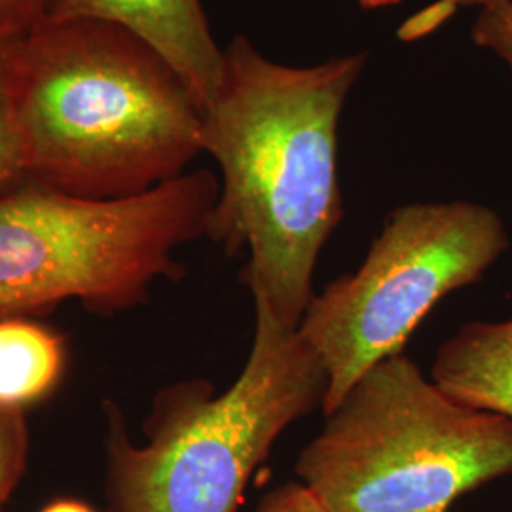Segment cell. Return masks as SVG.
<instances>
[{
    "label": "cell",
    "mask_w": 512,
    "mask_h": 512,
    "mask_svg": "<svg viewBox=\"0 0 512 512\" xmlns=\"http://www.w3.org/2000/svg\"><path fill=\"white\" fill-rule=\"evenodd\" d=\"M222 55L217 92L202 112L203 152L220 169L205 238L228 256L247 251L239 281L298 329L319 255L344 217L338 126L368 52L293 67L236 35Z\"/></svg>",
    "instance_id": "cell-1"
},
{
    "label": "cell",
    "mask_w": 512,
    "mask_h": 512,
    "mask_svg": "<svg viewBox=\"0 0 512 512\" xmlns=\"http://www.w3.org/2000/svg\"><path fill=\"white\" fill-rule=\"evenodd\" d=\"M18 99L29 183L71 196H139L203 154L183 76L118 23L42 19L19 38Z\"/></svg>",
    "instance_id": "cell-2"
},
{
    "label": "cell",
    "mask_w": 512,
    "mask_h": 512,
    "mask_svg": "<svg viewBox=\"0 0 512 512\" xmlns=\"http://www.w3.org/2000/svg\"><path fill=\"white\" fill-rule=\"evenodd\" d=\"M329 376L298 329L255 300V336L236 382L165 385L152 401L145 444L129 439L107 403V512H239L256 469L279 437L325 406Z\"/></svg>",
    "instance_id": "cell-3"
},
{
    "label": "cell",
    "mask_w": 512,
    "mask_h": 512,
    "mask_svg": "<svg viewBox=\"0 0 512 512\" xmlns=\"http://www.w3.org/2000/svg\"><path fill=\"white\" fill-rule=\"evenodd\" d=\"M294 473L329 512H448L512 476V420L452 399L399 353L325 414Z\"/></svg>",
    "instance_id": "cell-4"
},
{
    "label": "cell",
    "mask_w": 512,
    "mask_h": 512,
    "mask_svg": "<svg viewBox=\"0 0 512 512\" xmlns=\"http://www.w3.org/2000/svg\"><path fill=\"white\" fill-rule=\"evenodd\" d=\"M219 190L215 173L194 169L122 200L37 183L2 194L0 321L67 300L99 315L145 304L158 279H183L177 249L205 236Z\"/></svg>",
    "instance_id": "cell-5"
},
{
    "label": "cell",
    "mask_w": 512,
    "mask_h": 512,
    "mask_svg": "<svg viewBox=\"0 0 512 512\" xmlns=\"http://www.w3.org/2000/svg\"><path fill=\"white\" fill-rule=\"evenodd\" d=\"M509 245L505 222L482 203L393 209L363 264L315 294L298 325L329 376L323 414L372 366L403 353L440 300L480 281Z\"/></svg>",
    "instance_id": "cell-6"
},
{
    "label": "cell",
    "mask_w": 512,
    "mask_h": 512,
    "mask_svg": "<svg viewBox=\"0 0 512 512\" xmlns=\"http://www.w3.org/2000/svg\"><path fill=\"white\" fill-rule=\"evenodd\" d=\"M44 18L118 23L164 55L202 112L217 92L224 55L202 0H48Z\"/></svg>",
    "instance_id": "cell-7"
},
{
    "label": "cell",
    "mask_w": 512,
    "mask_h": 512,
    "mask_svg": "<svg viewBox=\"0 0 512 512\" xmlns=\"http://www.w3.org/2000/svg\"><path fill=\"white\" fill-rule=\"evenodd\" d=\"M431 380L459 403L512 420V319L463 325L437 351Z\"/></svg>",
    "instance_id": "cell-8"
},
{
    "label": "cell",
    "mask_w": 512,
    "mask_h": 512,
    "mask_svg": "<svg viewBox=\"0 0 512 512\" xmlns=\"http://www.w3.org/2000/svg\"><path fill=\"white\" fill-rule=\"evenodd\" d=\"M67 351L61 334L27 317L0 321V404L25 408L61 384Z\"/></svg>",
    "instance_id": "cell-9"
},
{
    "label": "cell",
    "mask_w": 512,
    "mask_h": 512,
    "mask_svg": "<svg viewBox=\"0 0 512 512\" xmlns=\"http://www.w3.org/2000/svg\"><path fill=\"white\" fill-rule=\"evenodd\" d=\"M19 38L0 37V196L29 183L19 124Z\"/></svg>",
    "instance_id": "cell-10"
},
{
    "label": "cell",
    "mask_w": 512,
    "mask_h": 512,
    "mask_svg": "<svg viewBox=\"0 0 512 512\" xmlns=\"http://www.w3.org/2000/svg\"><path fill=\"white\" fill-rule=\"evenodd\" d=\"M31 435L25 408L0 404V512L27 471Z\"/></svg>",
    "instance_id": "cell-11"
},
{
    "label": "cell",
    "mask_w": 512,
    "mask_h": 512,
    "mask_svg": "<svg viewBox=\"0 0 512 512\" xmlns=\"http://www.w3.org/2000/svg\"><path fill=\"white\" fill-rule=\"evenodd\" d=\"M471 37L478 48L499 57L512 73V2L480 10Z\"/></svg>",
    "instance_id": "cell-12"
},
{
    "label": "cell",
    "mask_w": 512,
    "mask_h": 512,
    "mask_svg": "<svg viewBox=\"0 0 512 512\" xmlns=\"http://www.w3.org/2000/svg\"><path fill=\"white\" fill-rule=\"evenodd\" d=\"M255 512H329L302 482H285L258 501Z\"/></svg>",
    "instance_id": "cell-13"
},
{
    "label": "cell",
    "mask_w": 512,
    "mask_h": 512,
    "mask_svg": "<svg viewBox=\"0 0 512 512\" xmlns=\"http://www.w3.org/2000/svg\"><path fill=\"white\" fill-rule=\"evenodd\" d=\"M48 0H0V37H23L46 16Z\"/></svg>",
    "instance_id": "cell-14"
},
{
    "label": "cell",
    "mask_w": 512,
    "mask_h": 512,
    "mask_svg": "<svg viewBox=\"0 0 512 512\" xmlns=\"http://www.w3.org/2000/svg\"><path fill=\"white\" fill-rule=\"evenodd\" d=\"M40 512H95L90 505H86L80 499H55L52 503H48Z\"/></svg>",
    "instance_id": "cell-15"
},
{
    "label": "cell",
    "mask_w": 512,
    "mask_h": 512,
    "mask_svg": "<svg viewBox=\"0 0 512 512\" xmlns=\"http://www.w3.org/2000/svg\"><path fill=\"white\" fill-rule=\"evenodd\" d=\"M450 8H458V6H476L480 10H486V8H495V6H501V4H509L512 0H444Z\"/></svg>",
    "instance_id": "cell-16"
},
{
    "label": "cell",
    "mask_w": 512,
    "mask_h": 512,
    "mask_svg": "<svg viewBox=\"0 0 512 512\" xmlns=\"http://www.w3.org/2000/svg\"><path fill=\"white\" fill-rule=\"evenodd\" d=\"M401 0H359V4L363 6V8H368V10H378V8H387V6H395V4H399Z\"/></svg>",
    "instance_id": "cell-17"
}]
</instances>
